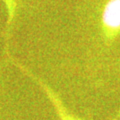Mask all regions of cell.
Listing matches in <instances>:
<instances>
[{"label": "cell", "mask_w": 120, "mask_h": 120, "mask_svg": "<svg viewBox=\"0 0 120 120\" xmlns=\"http://www.w3.org/2000/svg\"><path fill=\"white\" fill-rule=\"evenodd\" d=\"M39 84L41 85V87L43 88V90L46 93L47 97L49 98V100L51 101L53 107L55 108V111L58 115L59 120H82L80 118L76 117L75 115L71 114L70 112L66 109V107L63 105V103L61 102V100L58 98V96L55 94L53 91H51V89L48 87V86L42 84L41 82H39Z\"/></svg>", "instance_id": "obj_1"}]
</instances>
